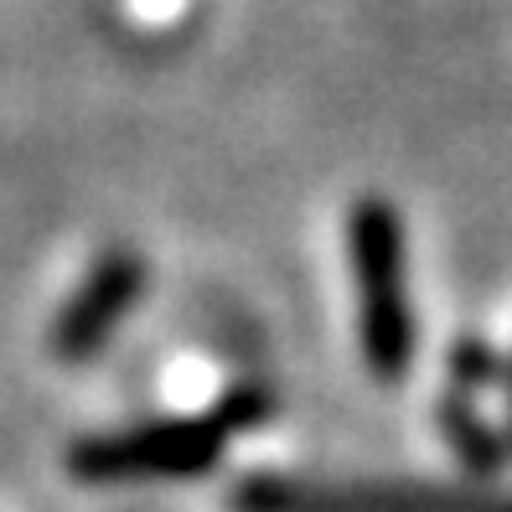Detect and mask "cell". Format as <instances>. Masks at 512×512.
I'll return each mask as SVG.
<instances>
[{"label": "cell", "instance_id": "1", "mask_svg": "<svg viewBox=\"0 0 512 512\" xmlns=\"http://www.w3.org/2000/svg\"><path fill=\"white\" fill-rule=\"evenodd\" d=\"M347 264H352V295H357V342L373 378L399 383L414 363V300H409V254H404V223L394 202L357 197L347 213Z\"/></svg>", "mask_w": 512, "mask_h": 512}, {"label": "cell", "instance_id": "2", "mask_svg": "<svg viewBox=\"0 0 512 512\" xmlns=\"http://www.w3.org/2000/svg\"><path fill=\"white\" fill-rule=\"evenodd\" d=\"M223 430L207 414L197 419H156V425L88 435L68 450V471L88 487H114V481H187L223 461Z\"/></svg>", "mask_w": 512, "mask_h": 512}, {"label": "cell", "instance_id": "3", "mask_svg": "<svg viewBox=\"0 0 512 512\" xmlns=\"http://www.w3.org/2000/svg\"><path fill=\"white\" fill-rule=\"evenodd\" d=\"M145 290V259L135 249H109L94 269L83 275V285L68 295V306L52 321V352L63 363H88L114 331L135 311V300Z\"/></svg>", "mask_w": 512, "mask_h": 512}, {"label": "cell", "instance_id": "4", "mask_svg": "<svg viewBox=\"0 0 512 512\" xmlns=\"http://www.w3.org/2000/svg\"><path fill=\"white\" fill-rule=\"evenodd\" d=\"M269 414H275V394H269L264 383H238V388H228V394L218 399V409L207 414V419H213L223 435H233V430H254V425H264Z\"/></svg>", "mask_w": 512, "mask_h": 512}]
</instances>
